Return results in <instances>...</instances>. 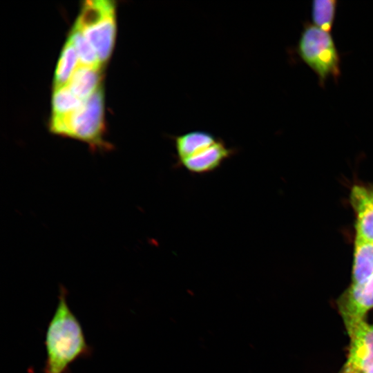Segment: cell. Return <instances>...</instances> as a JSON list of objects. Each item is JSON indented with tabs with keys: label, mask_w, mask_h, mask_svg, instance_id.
<instances>
[{
	"label": "cell",
	"mask_w": 373,
	"mask_h": 373,
	"mask_svg": "<svg viewBox=\"0 0 373 373\" xmlns=\"http://www.w3.org/2000/svg\"><path fill=\"white\" fill-rule=\"evenodd\" d=\"M370 187L371 190H372V192H373V186H370Z\"/></svg>",
	"instance_id": "18"
},
{
	"label": "cell",
	"mask_w": 373,
	"mask_h": 373,
	"mask_svg": "<svg viewBox=\"0 0 373 373\" xmlns=\"http://www.w3.org/2000/svg\"><path fill=\"white\" fill-rule=\"evenodd\" d=\"M83 101L73 94L67 86L55 90L52 99V116H65L77 110Z\"/></svg>",
	"instance_id": "14"
},
{
	"label": "cell",
	"mask_w": 373,
	"mask_h": 373,
	"mask_svg": "<svg viewBox=\"0 0 373 373\" xmlns=\"http://www.w3.org/2000/svg\"><path fill=\"white\" fill-rule=\"evenodd\" d=\"M344 323L364 319L373 308V276L363 283H351L337 300Z\"/></svg>",
	"instance_id": "6"
},
{
	"label": "cell",
	"mask_w": 373,
	"mask_h": 373,
	"mask_svg": "<svg viewBox=\"0 0 373 373\" xmlns=\"http://www.w3.org/2000/svg\"><path fill=\"white\" fill-rule=\"evenodd\" d=\"M343 373H361V372L345 368Z\"/></svg>",
	"instance_id": "16"
},
{
	"label": "cell",
	"mask_w": 373,
	"mask_h": 373,
	"mask_svg": "<svg viewBox=\"0 0 373 373\" xmlns=\"http://www.w3.org/2000/svg\"><path fill=\"white\" fill-rule=\"evenodd\" d=\"M236 152V149L228 147L221 138L215 136L178 162V165L194 174H206L218 169Z\"/></svg>",
	"instance_id": "5"
},
{
	"label": "cell",
	"mask_w": 373,
	"mask_h": 373,
	"mask_svg": "<svg viewBox=\"0 0 373 373\" xmlns=\"http://www.w3.org/2000/svg\"><path fill=\"white\" fill-rule=\"evenodd\" d=\"M350 202L356 216L355 238L373 242V192L370 186L354 184Z\"/></svg>",
	"instance_id": "7"
},
{
	"label": "cell",
	"mask_w": 373,
	"mask_h": 373,
	"mask_svg": "<svg viewBox=\"0 0 373 373\" xmlns=\"http://www.w3.org/2000/svg\"><path fill=\"white\" fill-rule=\"evenodd\" d=\"M337 3L335 0H314L311 8L314 25L330 32L335 19Z\"/></svg>",
	"instance_id": "13"
},
{
	"label": "cell",
	"mask_w": 373,
	"mask_h": 373,
	"mask_svg": "<svg viewBox=\"0 0 373 373\" xmlns=\"http://www.w3.org/2000/svg\"><path fill=\"white\" fill-rule=\"evenodd\" d=\"M44 345V373H71L73 363L90 357L93 352L80 322L68 305L67 290L63 285L59 287L58 303L47 325Z\"/></svg>",
	"instance_id": "1"
},
{
	"label": "cell",
	"mask_w": 373,
	"mask_h": 373,
	"mask_svg": "<svg viewBox=\"0 0 373 373\" xmlns=\"http://www.w3.org/2000/svg\"><path fill=\"white\" fill-rule=\"evenodd\" d=\"M115 14H113L81 30L79 29L95 50L101 65L108 60L111 53L115 41Z\"/></svg>",
	"instance_id": "8"
},
{
	"label": "cell",
	"mask_w": 373,
	"mask_h": 373,
	"mask_svg": "<svg viewBox=\"0 0 373 373\" xmlns=\"http://www.w3.org/2000/svg\"><path fill=\"white\" fill-rule=\"evenodd\" d=\"M68 39L76 50L80 64L102 66L95 50L79 29L73 26Z\"/></svg>",
	"instance_id": "15"
},
{
	"label": "cell",
	"mask_w": 373,
	"mask_h": 373,
	"mask_svg": "<svg viewBox=\"0 0 373 373\" xmlns=\"http://www.w3.org/2000/svg\"><path fill=\"white\" fill-rule=\"evenodd\" d=\"M373 276V242L354 239L352 283L359 284Z\"/></svg>",
	"instance_id": "10"
},
{
	"label": "cell",
	"mask_w": 373,
	"mask_h": 373,
	"mask_svg": "<svg viewBox=\"0 0 373 373\" xmlns=\"http://www.w3.org/2000/svg\"><path fill=\"white\" fill-rule=\"evenodd\" d=\"M79 64L76 50L68 39L65 44L55 70L54 89L67 86L75 70Z\"/></svg>",
	"instance_id": "12"
},
{
	"label": "cell",
	"mask_w": 373,
	"mask_h": 373,
	"mask_svg": "<svg viewBox=\"0 0 373 373\" xmlns=\"http://www.w3.org/2000/svg\"><path fill=\"white\" fill-rule=\"evenodd\" d=\"M102 78L101 66L79 64L72 75L67 86L74 95L84 101L99 86Z\"/></svg>",
	"instance_id": "9"
},
{
	"label": "cell",
	"mask_w": 373,
	"mask_h": 373,
	"mask_svg": "<svg viewBox=\"0 0 373 373\" xmlns=\"http://www.w3.org/2000/svg\"><path fill=\"white\" fill-rule=\"evenodd\" d=\"M115 14V3L112 1L94 0L84 3L75 27L81 30L93 23Z\"/></svg>",
	"instance_id": "11"
},
{
	"label": "cell",
	"mask_w": 373,
	"mask_h": 373,
	"mask_svg": "<svg viewBox=\"0 0 373 373\" xmlns=\"http://www.w3.org/2000/svg\"><path fill=\"white\" fill-rule=\"evenodd\" d=\"M296 50L299 57L316 73L320 86L332 77L341 75V57L330 32L306 23L300 33Z\"/></svg>",
	"instance_id": "3"
},
{
	"label": "cell",
	"mask_w": 373,
	"mask_h": 373,
	"mask_svg": "<svg viewBox=\"0 0 373 373\" xmlns=\"http://www.w3.org/2000/svg\"><path fill=\"white\" fill-rule=\"evenodd\" d=\"M365 373H373V369L366 372Z\"/></svg>",
	"instance_id": "17"
},
{
	"label": "cell",
	"mask_w": 373,
	"mask_h": 373,
	"mask_svg": "<svg viewBox=\"0 0 373 373\" xmlns=\"http://www.w3.org/2000/svg\"><path fill=\"white\" fill-rule=\"evenodd\" d=\"M350 338L345 369L361 373L373 369V325L365 319L345 323Z\"/></svg>",
	"instance_id": "4"
},
{
	"label": "cell",
	"mask_w": 373,
	"mask_h": 373,
	"mask_svg": "<svg viewBox=\"0 0 373 373\" xmlns=\"http://www.w3.org/2000/svg\"><path fill=\"white\" fill-rule=\"evenodd\" d=\"M104 91L99 86L81 106L65 116H52L51 132L88 143L94 150L109 147L103 140Z\"/></svg>",
	"instance_id": "2"
}]
</instances>
